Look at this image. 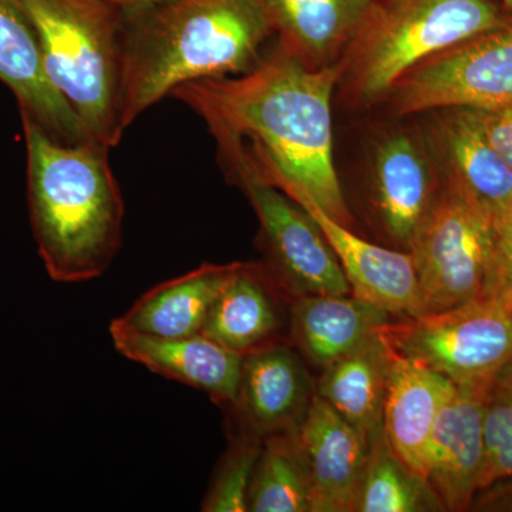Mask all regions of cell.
<instances>
[{
	"mask_svg": "<svg viewBox=\"0 0 512 512\" xmlns=\"http://www.w3.org/2000/svg\"><path fill=\"white\" fill-rule=\"evenodd\" d=\"M342 74V62L315 69L278 46L248 72L185 83L171 96L207 123L232 173L301 191L350 227L333 156L332 94Z\"/></svg>",
	"mask_w": 512,
	"mask_h": 512,
	"instance_id": "cell-1",
	"label": "cell"
},
{
	"mask_svg": "<svg viewBox=\"0 0 512 512\" xmlns=\"http://www.w3.org/2000/svg\"><path fill=\"white\" fill-rule=\"evenodd\" d=\"M124 18V130L185 83L248 72L275 35L262 0H171Z\"/></svg>",
	"mask_w": 512,
	"mask_h": 512,
	"instance_id": "cell-2",
	"label": "cell"
},
{
	"mask_svg": "<svg viewBox=\"0 0 512 512\" xmlns=\"http://www.w3.org/2000/svg\"><path fill=\"white\" fill-rule=\"evenodd\" d=\"M30 227L47 275L59 284L99 278L123 241L124 201L110 147L64 144L26 114Z\"/></svg>",
	"mask_w": 512,
	"mask_h": 512,
	"instance_id": "cell-3",
	"label": "cell"
},
{
	"mask_svg": "<svg viewBox=\"0 0 512 512\" xmlns=\"http://www.w3.org/2000/svg\"><path fill=\"white\" fill-rule=\"evenodd\" d=\"M39 37L47 77L90 140L123 137V10L109 0H23Z\"/></svg>",
	"mask_w": 512,
	"mask_h": 512,
	"instance_id": "cell-4",
	"label": "cell"
},
{
	"mask_svg": "<svg viewBox=\"0 0 512 512\" xmlns=\"http://www.w3.org/2000/svg\"><path fill=\"white\" fill-rule=\"evenodd\" d=\"M510 20L493 0H373L342 77L353 99L373 103L417 64Z\"/></svg>",
	"mask_w": 512,
	"mask_h": 512,
	"instance_id": "cell-5",
	"label": "cell"
},
{
	"mask_svg": "<svg viewBox=\"0 0 512 512\" xmlns=\"http://www.w3.org/2000/svg\"><path fill=\"white\" fill-rule=\"evenodd\" d=\"M380 335L397 355L423 363L457 386L491 389L512 360V308L480 298L450 311L389 322Z\"/></svg>",
	"mask_w": 512,
	"mask_h": 512,
	"instance_id": "cell-6",
	"label": "cell"
},
{
	"mask_svg": "<svg viewBox=\"0 0 512 512\" xmlns=\"http://www.w3.org/2000/svg\"><path fill=\"white\" fill-rule=\"evenodd\" d=\"M495 235L490 212L441 181L437 200L409 249L423 315L450 311L483 296Z\"/></svg>",
	"mask_w": 512,
	"mask_h": 512,
	"instance_id": "cell-7",
	"label": "cell"
},
{
	"mask_svg": "<svg viewBox=\"0 0 512 512\" xmlns=\"http://www.w3.org/2000/svg\"><path fill=\"white\" fill-rule=\"evenodd\" d=\"M387 96L397 116L512 107V20L417 64Z\"/></svg>",
	"mask_w": 512,
	"mask_h": 512,
	"instance_id": "cell-8",
	"label": "cell"
},
{
	"mask_svg": "<svg viewBox=\"0 0 512 512\" xmlns=\"http://www.w3.org/2000/svg\"><path fill=\"white\" fill-rule=\"evenodd\" d=\"M254 207L276 281L298 295H349L338 256L301 205L254 177L232 173Z\"/></svg>",
	"mask_w": 512,
	"mask_h": 512,
	"instance_id": "cell-9",
	"label": "cell"
},
{
	"mask_svg": "<svg viewBox=\"0 0 512 512\" xmlns=\"http://www.w3.org/2000/svg\"><path fill=\"white\" fill-rule=\"evenodd\" d=\"M490 393L487 387L456 384L434 424L424 477L443 510H467L480 490L484 416Z\"/></svg>",
	"mask_w": 512,
	"mask_h": 512,
	"instance_id": "cell-10",
	"label": "cell"
},
{
	"mask_svg": "<svg viewBox=\"0 0 512 512\" xmlns=\"http://www.w3.org/2000/svg\"><path fill=\"white\" fill-rule=\"evenodd\" d=\"M0 82L15 94L20 113L55 140L93 141L47 77L39 37L23 0H0Z\"/></svg>",
	"mask_w": 512,
	"mask_h": 512,
	"instance_id": "cell-11",
	"label": "cell"
},
{
	"mask_svg": "<svg viewBox=\"0 0 512 512\" xmlns=\"http://www.w3.org/2000/svg\"><path fill=\"white\" fill-rule=\"evenodd\" d=\"M308 212L338 256L353 295L390 315H423L416 266L410 252L379 247L333 220L301 191L284 192Z\"/></svg>",
	"mask_w": 512,
	"mask_h": 512,
	"instance_id": "cell-12",
	"label": "cell"
},
{
	"mask_svg": "<svg viewBox=\"0 0 512 512\" xmlns=\"http://www.w3.org/2000/svg\"><path fill=\"white\" fill-rule=\"evenodd\" d=\"M427 144L440 180L454 185L500 217L512 192V170L491 146L476 109L430 111Z\"/></svg>",
	"mask_w": 512,
	"mask_h": 512,
	"instance_id": "cell-13",
	"label": "cell"
},
{
	"mask_svg": "<svg viewBox=\"0 0 512 512\" xmlns=\"http://www.w3.org/2000/svg\"><path fill=\"white\" fill-rule=\"evenodd\" d=\"M111 342L121 356L158 376L187 384L220 406L237 403L244 355L207 336L158 338L121 325H110Z\"/></svg>",
	"mask_w": 512,
	"mask_h": 512,
	"instance_id": "cell-14",
	"label": "cell"
},
{
	"mask_svg": "<svg viewBox=\"0 0 512 512\" xmlns=\"http://www.w3.org/2000/svg\"><path fill=\"white\" fill-rule=\"evenodd\" d=\"M315 495V512L355 511L370 443L313 393L295 429Z\"/></svg>",
	"mask_w": 512,
	"mask_h": 512,
	"instance_id": "cell-15",
	"label": "cell"
},
{
	"mask_svg": "<svg viewBox=\"0 0 512 512\" xmlns=\"http://www.w3.org/2000/svg\"><path fill=\"white\" fill-rule=\"evenodd\" d=\"M313 393L301 359L278 343L244 356L237 403L231 407L264 440L295 430Z\"/></svg>",
	"mask_w": 512,
	"mask_h": 512,
	"instance_id": "cell-16",
	"label": "cell"
},
{
	"mask_svg": "<svg viewBox=\"0 0 512 512\" xmlns=\"http://www.w3.org/2000/svg\"><path fill=\"white\" fill-rule=\"evenodd\" d=\"M454 389L456 384L447 377L392 349L383 406L384 436L394 453L423 477L434 424Z\"/></svg>",
	"mask_w": 512,
	"mask_h": 512,
	"instance_id": "cell-17",
	"label": "cell"
},
{
	"mask_svg": "<svg viewBox=\"0 0 512 512\" xmlns=\"http://www.w3.org/2000/svg\"><path fill=\"white\" fill-rule=\"evenodd\" d=\"M430 157L414 138L394 134L377 148L375 195L384 228L410 249L440 191Z\"/></svg>",
	"mask_w": 512,
	"mask_h": 512,
	"instance_id": "cell-18",
	"label": "cell"
},
{
	"mask_svg": "<svg viewBox=\"0 0 512 512\" xmlns=\"http://www.w3.org/2000/svg\"><path fill=\"white\" fill-rule=\"evenodd\" d=\"M279 46L309 67L342 60L373 0H262Z\"/></svg>",
	"mask_w": 512,
	"mask_h": 512,
	"instance_id": "cell-19",
	"label": "cell"
},
{
	"mask_svg": "<svg viewBox=\"0 0 512 512\" xmlns=\"http://www.w3.org/2000/svg\"><path fill=\"white\" fill-rule=\"evenodd\" d=\"M390 316L355 295H298L291 306V335L312 363L326 367L376 335Z\"/></svg>",
	"mask_w": 512,
	"mask_h": 512,
	"instance_id": "cell-20",
	"label": "cell"
},
{
	"mask_svg": "<svg viewBox=\"0 0 512 512\" xmlns=\"http://www.w3.org/2000/svg\"><path fill=\"white\" fill-rule=\"evenodd\" d=\"M237 266L238 262L202 264L154 286L116 320L127 328L158 338L200 335L212 305Z\"/></svg>",
	"mask_w": 512,
	"mask_h": 512,
	"instance_id": "cell-21",
	"label": "cell"
},
{
	"mask_svg": "<svg viewBox=\"0 0 512 512\" xmlns=\"http://www.w3.org/2000/svg\"><path fill=\"white\" fill-rule=\"evenodd\" d=\"M268 279L259 266L238 262L212 305L202 335L244 356L278 345L281 315Z\"/></svg>",
	"mask_w": 512,
	"mask_h": 512,
	"instance_id": "cell-22",
	"label": "cell"
},
{
	"mask_svg": "<svg viewBox=\"0 0 512 512\" xmlns=\"http://www.w3.org/2000/svg\"><path fill=\"white\" fill-rule=\"evenodd\" d=\"M392 348L379 332L336 362L323 367L316 394L359 430L369 443L383 430Z\"/></svg>",
	"mask_w": 512,
	"mask_h": 512,
	"instance_id": "cell-23",
	"label": "cell"
},
{
	"mask_svg": "<svg viewBox=\"0 0 512 512\" xmlns=\"http://www.w3.org/2000/svg\"><path fill=\"white\" fill-rule=\"evenodd\" d=\"M248 511L315 512V495L295 430L264 439L248 495Z\"/></svg>",
	"mask_w": 512,
	"mask_h": 512,
	"instance_id": "cell-24",
	"label": "cell"
},
{
	"mask_svg": "<svg viewBox=\"0 0 512 512\" xmlns=\"http://www.w3.org/2000/svg\"><path fill=\"white\" fill-rule=\"evenodd\" d=\"M355 511L426 512L443 507L429 481L394 453L382 430L370 443Z\"/></svg>",
	"mask_w": 512,
	"mask_h": 512,
	"instance_id": "cell-25",
	"label": "cell"
},
{
	"mask_svg": "<svg viewBox=\"0 0 512 512\" xmlns=\"http://www.w3.org/2000/svg\"><path fill=\"white\" fill-rule=\"evenodd\" d=\"M218 464L210 488L202 501L205 512L248 511L249 487L261 456L264 440L242 424Z\"/></svg>",
	"mask_w": 512,
	"mask_h": 512,
	"instance_id": "cell-26",
	"label": "cell"
},
{
	"mask_svg": "<svg viewBox=\"0 0 512 512\" xmlns=\"http://www.w3.org/2000/svg\"><path fill=\"white\" fill-rule=\"evenodd\" d=\"M481 298L497 299L512 308V224L497 228L493 256Z\"/></svg>",
	"mask_w": 512,
	"mask_h": 512,
	"instance_id": "cell-27",
	"label": "cell"
},
{
	"mask_svg": "<svg viewBox=\"0 0 512 512\" xmlns=\"http://www.w3.org/2000/svg\"><path fill=\"white\" fill-rule=\"evenodd\" d=\"M478 114L491 146L512 170V107L478 110Z\"/></svg>",
	"mask_w": 512,
	"mask_h": 512,
	"instance_id": "cell-28",
	"label": "cell"
},
{
	"mask_svg": "<svg viewBox=\"0 0 512 512\" xmlns=\"http://www.w3.org/2000/svg\"><path fill=\"white\" fill-rule=\"evenodd\" d=\"M510 477H512V434L510 439L505 441L504 446L484 464L480 490Z\"/></svg>",
	"mask_w": 512,
	"mask_h": 512,
	"instance_id": "cell-29",
	"label": "cell"
},
{
	"mask_svg": "<svg viewBox=\"0 0 512 512\" xmlns=\"http://www.w3.org/2000/svg\"><path fill=\"white\" fill-rule=\"evenodd\" d=\"M109 2L123 10L124 15H136V13L156 8V6L171 2V0H109Z\"/></svg>",
	"mask_w": 512,
	"mask_h": 512,
	"instance_id": "cell-30",
	"label": "cell"
},
{
	"mask_svg": "<svg viewBox=\"0 0 512 512\" xmlns=\"http://www.w3.org/2000/svg\"><path fill=\"white\" fill-rule=\"evenodd\" d=\"M491 389L497 390V392L512 393V360L495 376Z\"/></svg>",
	"mask_w": 512,
	"mask_h": 512,
	"instance_id": "cell-31",
	"label": "cell"
},
{
	"mask_svg": "<svg viewBox=\"0 0 512 512\" xmlns=\"http://www.w3.org/2000/svg\"><path fill=\"white\" fill-rule=\"evenodd\" d=\"M512 224V192L510 198H508L507 204L501 211L500 217L495 221V227H504V225Z\"/></svg>",
	"mask_w": 512,
	"mask_h": 512,
	"instance_id": "cell-32",
	"label": "cell"
},
{
	"mask_svg": "<svg viewBox=\"0 0 512 512\" xmlns=\"http://www.w3.org/2000/svg\"><path fill=\"white\" fill-rule=\"evenodd\" d=\"M501 3L505 6V8L512 10V0H500Z\"/></svg>",
	"mask_w": 512,
	"mask_h": 512,
	"instance_id": "cell-33",
	"label": "cell"
}]
</instances>
